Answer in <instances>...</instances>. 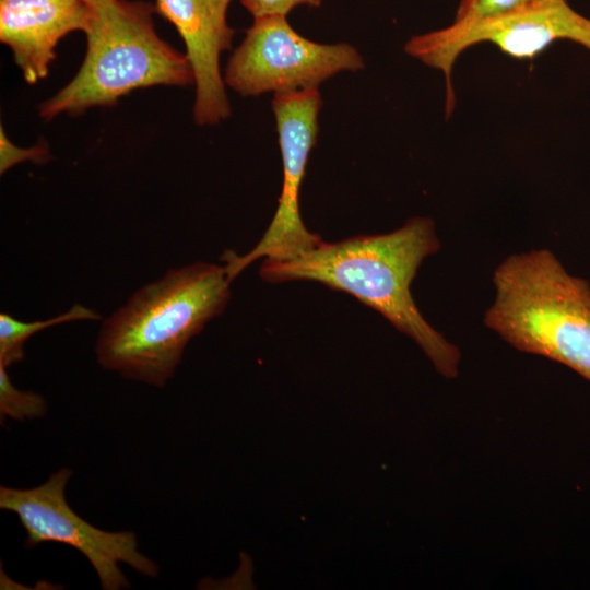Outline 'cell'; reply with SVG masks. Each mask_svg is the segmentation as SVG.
<instances>
[{
  "mask_svg": "<svg viewBox=\"0 0 590 590\" xmlns=\"http://www.w3.org/2000/svg\"><path fill=\"white\" fill-rule=\"evenodd\" d=\"M439 248L434 221L415 216L387 234L322 240L290 260L264 259L259 274L269 283L312 281L356 297L409 335L441 376L455 378L458 347L425 320L410 291L423 260Z\"/></svg>",
  "mask_w": 590,
  "mask_h": 590,
  "instance_id": "6da1fadb",
  "label": "cell"
},
{
  "mask_svg": "<svg viewBox=\"0 0 590 590\" xmlns=\"http://www.w3.org/2000/svg\"><path fill=\"white\" fill-rule=\"evenodd\" d=\"M229 284L224 267L213 263L168 271L104 322L96 344L99 364L163 387L189 340L223 312Z\"/></svg>",
  "mask_w": 590,
  "mask_h": 590,
  "instance_id": "7a4b0ae2",
  "label": "cell"
},
{
  "mask_svg": "<svg viewBox=\"0 0 590 590\" xmlns=\"http://www.w3.org/2000/svg\"><path fill=\"white\" fill-rule=\"evenodd\" d=\"M484 322L515 349L547 357L590 381V285L546 249L514 253L493 275Z\"/></svg>",
  "mask_w": 590,
  "mask_h": 590,
  "instance_id": "3957f363",
  "label": "cell"
},
{
  "mask_svg": "<svg viewBox=\"0 0 590 590\" xmlns=\"http://www.w3.org/2000/svg\"><path fill=\"white\" fill-rule=\"evenodd\" d=\"M93 7V17L84 32L87 49L82 66L67 85L42 103L43 119L111 106L137 88L194 83L186 55L158 36L154 4L99 0Z\"/></svg>",
  "mask_w": 590,
  "mask_h": 590,
  "instance_id": "277c9868",
  "label": "cell"
},
{
  "mask_svg": "<svg viewBox=\"0 0 590 590\" xmlns=\"http://www.w3.org/2000/svg\"><path fill=\"white\" fill-rule=\"evenodd\" d=\"M364 60L353 46L311 42L284 15L256 17L228 60L224 82L243 96L318 88L342 71H357Z\"/></svg>",
  "mask_w": 590,
  "mask_h": 590,
  "instance_id": "5b68a950",
  "label": "cell"
},
{
  "mask_svg": "<svg viewBox=\"0 0 590 590\" xmlns=\"http://www.w3.org/2000/svg\"><path fill=\"white\" fill-rule=\"evenodd\" d=\"M71 475V470L64 468L34 488L0 487V508L19 517L27 533L24 545L32 548L44 542H57L75 548L88 559L105 590L129 588L119 563L146 577H156L158 566L138 551L133 532L104 531L74 512L64 495Z\"/></svg>",
  "mask_w": 590,
  "mask_h": 590,
  "instance_id": "8992f818",
  "label": "cell"
},
{
  "mask_svg": "<svg viewBox=\"0 0 590 590\" xmlns=\"http://www.w3.org/2000/svg\"><path fill=\"white\" fill-rule=\"evenodd\" d=\"M321 105L318 88L274 94L272 110L283 163L282 191L273 219L258 244L243 256L234 251L224 253L223 267L231 282L260 258L290 260L322 241L306 228L298 201L308 157L317 140Z\"/></svg>",
  "mask_w": 590,
  "mask_h": 590,
  "instance_id": "52a82bcc",
  "label": "cell"
},
{
  "mask_svg": "<svg viewBox=\"0 0 590 590\" xmlns=\"http://www.w3.org/2000/svg\"><path fill=\"white\" fill-rule=\"evenodd\" d=\"M557 40H570L590 50V19L562 0L542 9L468 27L448 25L411 37L404 50L444 74L448 102L456 99L453 68L468 48L489 43L517 60H530Z\"/></svg>",
  "mask_w": 590,
  "mask_h": 590,
  "instance_id": "ba28073f",
  "label": "cell"
},
{
  "mask_svg": "<svg viewBox=\"0 0 590 590\" xmlns=\"http://www.w3.org/2000/svg\"><path fill=\"white\" fill-rule=\"evenodd\" d=\"M231 0H156L155 7L177 30L194 74L193 116L198 125H216L231 115L220 57L231 49L227 23Z\"/></svg>",
  "mask_w": 590,
  "mask_h": 590,
  "instance_id": "9c48e42d",
  "label": "cell"
},
{
  "mask_svg": "<svg viewBox=\"0 0 590 590\" xmlns=\"http://www.w3.org/2000/svg\"><path fill=\"white\" fill-rule=\"evenodd\" d=\"M94 7L85 0H0V40L28 84L49 73L58 43L85 32Z\"/></svg>",
  "mask_w": 590,
  "mask_h": 590,
  "instance_id": "30bf717a",
  "label": "cell"
},
{
  "mask_svg": "<svg viewBox=\"0 0 590 590\" xmlns=\"http://www.w3.org/2000/svg\"><path fill=\"white\" fill-rule=\"evenodd\" d=\"M101 316L80 304H75L67 312L43 321H20L8 314H0V364L4 367L24 358L23 345L33 334L46 328L75 321L98 320Z\"/></svg>",
  "mask_w": 590,
  "mask_h": 590,
  "instance_id": "8fae6325",
  "label": "cell"
},
{
  "mask_svg": "<svg viewBox=\"0 0 590 590\" xmlns=\"http://www.w3.org/2000/svg\"><path fill=\"white\" fill-rule=\"evenodd\" d=\"M562 0H459L450 25L468 27L483 22L542 9Z\"/></svg>",
  "mask_w": 590,
  "mask_h": 590,
  "instance_id": "7c38bea8",
  "label": "cell"
},
{
  "mask_svg": "<svg viewBox=\"0 0 590 590\" xmlns=\"http://www.w3.org/2000/svg\"><path fill=\"white\" fill-rule=\"evenodd\" d=\"M46 413V402L35 392L15 388L0 364V415L1 420L11 417L16 421L34 420Z\"/></svg>",
  "mask_w": 590,
  "mask_h": 590,
  "instance_id": "4fadbf2b",
  "label": "cell"
},
{
  "mask_svg": "<svg viewBox=\"0 0 590 590\" xmlns=\"http://www.w3.org/2000/svg\"><path fill=\"white\" fill-rule=\"evenodd\" d=\"M48 160V148L40 143L32 148H20L7 137L3 127L0 128V173H5L12 166L24 162L44 163Z\"/></svg>",
  "mask_w": 590,
  "mask_h": 590,
  "instance_id": "5bb4252c",
  "label": "cell"
},
{
  "mask_svg": "<svg viewBox=\"0 0 590 590\" xmlns=\"http://www.w3.org/2000/svg\"><path fill=\"white\" fill-rule=\"evenodd\" d=\"M243 7L253 16L284 15L298 5L317 8L322 0H240Z\"/></svg>",
  "mask_w": 590,
  "mask_h": 590,
  "instance_id": "9a60e30c",
  "label": "cell"
},
{
  "mask_svg": "<svg viewBox=\"0 0 590 590\" xmlns=\"http://www.w3.org/2000/svg\"><path fill=\"white\" fill-rule=\"evenodd\" d=\"M87 2H90L91 4H94L95 2L99 1V0H85Z\"/></svg>",
  "mask_w": 590,
  "mask_h": 590,
  "instance_id": "2e32d148",
  "label": "cell"
}]
</instances>
